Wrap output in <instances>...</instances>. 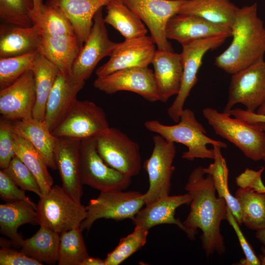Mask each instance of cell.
<instances>
[{"instance_id":"obj_39","label":"cell","mask_w":265,"mask_h":265,"mask_svg":"<svg viewBox=\"0 0 265 265\" xmlns=\"http://www.w3.org/2000/svg\"><path fill=\"white\" fill-rule=\"evenodd\" d=\"M38 52L25 54L0 58V89L12 84L24 73L32 70Z\"/></svg>"},{"instance_id":"obj_37","label":"cell","mask_w":265,"mask_h":265,"mask_svg":"<svg viewBox=\"0 0 265 265\" xmlns=\"http://www.w3.org/2000/svg\"><path fill=\"white\" fill-rule=\"evenodd\" d=\"M33 0H0V19L8 25L33 26Z\"/></svg>"},{"instance_id":"obj_44","label":"cell","mask_w":265,"mask_h":265,"mask_svg":"<svg viewBox=\"0 0 265 265\" xmlns=\"http://www.w3.org/2000/svg\"><path fill=\"white\" fill-rule=\"evenodd\" d=\"M43 264L26 256L23 252L7 246L0 249V265H42Z\"/></svg>"},{"instance_id":"obj_33","label":"cell","mask_w":265,"mask_h":265,"mask_svg":"<svg viewBox=\"0 0 265 265\" xmlns=\"http://www.w3.org/2000/svg\"><path fill=\"white\" fill-rule=\"evenodd\" d=\"M235 197L239 205L242 224L253 230L265 228V192L239 187Z\"/></svg>"},{"instance_id":"obj_38","label":"cell","mask_w":265,"mask_h":265,"mask_svg":"<svg viewBox=\"0 0 265 265\" xmlns=\"http://www.w3.org/2000/svg\"><path fill=\"white\" fill-rule=\"evenodd\" d=\"M149 231L135 226L133 231L120 239L105 259L106 265H118L140 250L147 242Z\"/></svg>"},{"instance_id":"obj_6","label":"cell","mask_w":265,"mask_h":265,"mask_svg":"<svg viewBox=\"0 0 265 265\" xmlns=\"http://www.w3.org/2000/svg\"><path fill=\"white\" fill-rule=\"evenodd\" d=\"M95 139L97 151L108 165L131 178L139 174L141 156L137 142L117 128L110 127Z\"/></svg>"},{"instance_id":"obj_32","label":"cell","mask_w":265,"mask_h":265,"mask_svg":"<svg viewBox=\"0 0 265 265\" xmlns=\"http://www.w3.org/2000/svg\"><path fill=\"white\" fill-rule=\"evenodd\" d=\"M14 149L15 155L24 163L36 178L42 196L46 194L53 186V179L43 158L29 141L15 132Z\"/></svg>"},{"instance_id":"obj_25","label":"cell","mask_w":265,"mask_h":265,"mask_svg":"<svg viewBox=\"0 0 265 265\" xmlns=\"http://www.w3.org/2000/svg\"><path fill=\"white\" fill-rule=\"evenodd\" d=\"M15 132L29 141L44 159L49 167L57 169L54 149L57 137L53 135L44 121L31 117L12 122Z\"/></svg>"},{"instance_id":"obj_51","label":"cell","mask_w":265,"mask_h":265,"mask_svg":"<svg viewBox=\"0 0 265 265\" xmlns=\"http://www.w3.org/2000/svg\"><path fill=\"white\" fill-rule=\"evenodd\" d=\"M256 113L260 114H265V104L257 109Z\"/></svg>"},{"instance_id":"obj_2","label":"cell","mask_w":265,"mask_h":265,"mask_svg":"<svg viewBox=\"0 0 265 265\" xmlns=\"http://www.w3.org/2000/svg\"><path fill=\"white\" fill-rule=\"evenodd\" d=\"M231 29L232 43L216 57L215 64L233 75L264 59L265 28L256 3L238 9Z\"/></svg>"},{"instance_id":"obj_23","label":"cell","mask_w":265,"mask_h":265,"mask_svg":"<svg viewBox=\"0 0 265 265\" xmlns=\"http://www.w3.org/2000/svg\"><path fill=\"white\" fill-rule=\"evenodd\" d=\"M110 0H48L46 3L59 10L72 24L80 48L93 25L95 14Z\"/></svg>"},{"instance_id":"obj_28","label":"cell","mask_w":265,"mask_h":265,"mask_svg":"<svg viewBox=\"0 0 265 265\" xmlns=\"http://www.w3.org/2000/svg\"><path fill=\"white\" fill-rule=\"evenodd\" d=\"M238 9L229 0H185L178 13L196 16L231 28Z\"/></svg>"},{"instance_id":"obj_7","label":"cell","mask_w":265,"mask_h":265,"mask_svg":"<svg viewBox=\"0 0 265 265\" xmlns=\"http://www.w3.org/2000/svg\"><path fill=\"white\" fill-rule=\"evenodd\" d=\"M144 205V194L139 191L115 189L101 191L86 206L87 216L80 228L82 232L88 230L95 221L101 218L132 220Z\"/></svg>"},{"instance_id":"obj_40","label":"cell","mask_w":265,"mask_h":265,"mask_svg":"<svg viewBox=\"0 0 265 265\" xmlns=\"http://www.w3.org/2000/svg\"><path fill=\"white\" fill-rule=\"evenodd\" d=\"M2 170L22 189L31 191L40 198L42 196L41 188L36 178L16 156L15 155L8 166Z\"/></svg>"},{"instance_id":"obj_13","label":"cell","mask_w":265,"mask_h":265,"mask_svg":"<svg viewBox=\"0 0 265 265\" xmlns=\"http://www.w3.org/2000/svg\"><path fill=\"white\" fill-rule=\"evenodd\" d=\"M117 44L108 38L101 8L95 14L90 34L73 63L70 74L72 78L85 81L99 61L111 55Z\"/></svg>"},{"instance_id":"obj_36","label":"cell","mask_w":265,"mask_h":265,"mask_svg":"<svg viewBox=\"0 0 265 265\" xmlns=\"http://www.w3.org/2000/svg\"><path fill=\"white\" fill-rule=\"evenodd\" d=\"M32 21L33 25L41 36L75 34L74 27L68 18L57 8L48 3L44 4Z\"/></svg>"},{"instance_id":"obj_45","label":"cell","mask_w":265,"mask_h":265,"mask_svg":"<svg viewBox=\"0 0 265 265\" xmlns=\"http://www.w3.org/2000/svg\"><path fill=\"white\" fill-rule=\"evenodd\" d=\"M264 169V167L258 171L246 168L236 178L237 185L240 188L249 187L257 192H265V186L261 178Z\"/></svg>"},{"instance_id":"obj_31","label":"cell","mask_w":265,"mask_h":265,"mask_svg":"<svg viewBox=\"0 0 265 265\" xmlns=\"http://www.w3.org/2000/svg\"><path fill=\"white\" fill-rule=\"evenodd\" d=\"M59 236L49 228L40 226L34 235L23 240L21 251L42 264H55L57 261Z\"/></svg>"},{"instance_id":"obj_20","label":"cell","mask_w":265,"mask_h":265,"mask_svg":"<svg viewBox=\"0 0 265 265\" xmlns=\"http://www.w3.org/2000/svg\"><path fill=\"white\" fill-rule=\"evenodd\" d=\"M85 81L60 73L48 97L44 122L52 132L69 112Z\"/></svg>"},{"instance_id":"obj_29","label":"cell","mask_w":265,"mask_h":265,"mask_svg":"<svg viewBox=\"0 0 265 265\" xmlns=\"http://www.w3.org/2000/svg\"><path fill=\"white\" fill-rule=\"evenodd\" d=\"M31 70L34 76L36 91V101L32 117L44 121L48 97L60 72L55 65L38 52Z\"/></svg>"},{"instance_id":"obj_35","label":"cell","mask_w":265,"mask_h":265,"mask_svg":"<svg viewBox=\"0 0 265 265\" xmlns=\"http://www.w3.org/2000/svg\"><path fill=\"white\" fill-rule=\"evenodd\" d=\"M80 227L60 234L57 261L58 265H81L89 256Z\"/></svg>"},{"instance_id":"obj_27","label":"cell","mask_w":265,"mask_h":265,"mask_svg":"<svg viewBox=\"0 0 265 265\" xmlns=\"http://www.w3.org/2000/svg\"><path fill=\"white\" fill-rule=\"evenodd\" d=\"M41 38L40 34L33 25L30 27L1 25L0 58L17 56L36 52Z\"/></svg>"},{"instance_id":"obj_11","label":"cell","mask_w":265,"mask_h":265,"mask_svg":"<svg viewBox=\"0 0 265 265\" xmlns=\"http://www.w3.org/2000/svg\"><path fill=\"white\" fill-rule=\"evenodd\" d=\"M109 127L102 107L90 101L77 100L52 133L56 137L81 141L95 137Z\"/></svg>"},{"instance_id":"obj_21","label":"cell","mask_w":265,"mask_h":265,"mask_svg":"<svg viewBox=\"0 0 265 265\" xmlns=\"http://www.w3.org/2000/svg\"><path fill=\"white\" fill-rule=\"evenodd\" d=\"M165 32L168 39L175 40L182 45L219 35L231 36V28L214 25L196 16L179 13L169 19Z\"/></svg>"},{"instance_id":"obj_42","label":"cell","mask_w":265,"mask_h":265,"mask_svg":"<svg viewBox=\"0 0 265 265\" xmlns=\"http://www.w3.org/2000/svg\"><path fill=\"white\" fill-rule=\"evenodd\" d=\"M226 220L235 231L245 255V258L240 261L239 264L241 265H261L259 257L256 255L252 246L245 238L240 229L239 224L228 206Z\"/></svg>"},{"instance_id":"obj_1","label":"cell","mask_w":265,"mask_h":265,"mask_svg":"<svg viewBox=\"0 0 265 265\" xmlns=\"http://www.w3.org/2000/svg\"><path fill=\"white\" fill-rule=\"evenodd\" d=\"M205 175L203 167L198 166L188 177L185 189L191 197L190 210L183 224L195 236L198 229L201 230L202 248L208 257L225 252L220 224L227 219V205L223 198L216 196L212 176Z\"/></svg>"},{"instance_id":"obj_47","label":"cell","mask_w":265,"mask_h":265,"mask_svg":"<svg viewBox=\"0 0 265 265\" xmlns=\"http://www.w3.org/2000/svg\"><path fill=\"white\" fill-rule=\"evenodd\" d=\"M81 265H106L105 260L98 258L87 257L81 264Z\"/></svg>"},{"instance_id":"obj_8","label":"cell","mask_w":265,"mask_h":265,"mask_svg":"<svg viewBox=\"0 0 265 265\" xmlns=\"http://www.w3.org/2000/svg\"><path fill=\"white\" fill-rule=\"evenodd\" d=\"M80 177L83 185L100 192L128 188L132 178L108 165L99 154L95 137L80 141Z\"/></svg>"},{"instance_id":"obj_24","label":"cell","mask_w":265,"mask_h":265,"mask_svg":"<svg viewBox=\"0 0 265 265\" xmlns=\"http://www.w3.org/2000/svg\"><path fill=\"white\" fill-rule=\"evenodd\" d=\"M80 49L76 34L41 36L38 52L55 65L60 73L70 75Z\"/></svg>"},{"instance_id":"obj_15","label":"cell","mask_w":265,"mask_h":265,"mask_svg":"<svg viewBox=\"0 0 265 265\" xmlns=\"http://www.w3.org/2000/svg\"><path fill=\"white\" fill-rule=\"evenodd\" d=\"M93 85L108 94L128 91L136 93L150 102L159 101L154 72L148 67L127 68L97 77Z\"/></svg>"},{"instance_id":"obj_43","label":"cell","mask_w":265,"mask_h":265,"mask_svg":"<svg viewBox=\"0 0 265 265\" xmlns=\"http://www.w3.org/2000/svg\"><path fill=\"white\" fill-rule=\"evenodd\" d=\"M0 197L6 202L24 201L37 206L26 196L25 190L16 185L1 169L0 170Z\"/></svg>"},{"instance_id":"obj_46","label":"cell","mask_w":265,"mask_h":265,"mask_svg":"<svg viewBox=\"0 0 265 265\" xmlns=\"http://www.w3.org/2000/svg\"><path fill=\"white\" fill-rule=\"evenodd\" d=\"M227 113L233 117L249 122L265 124V114H260L238 108L232 109Z\"/></svg>"},{"instance_id":"obj_34","label":"cell","mask_w":265,"mask_h":265,"mask_svg":"<svg viewBox=\"0 0 265 265\" xmlns=\"http://www.w3.org/2000/svg\"><path fill=\"white\" fill-rule=\"evenodd\" d=\"M221 148L213 146L214 153V162L206 168L203 167L206 174L212 177L213 185L218 196L223 198L234 216L241 225V213L239 203L235 196L230 193L228 187V169L225 159L222 155Z\"/></svg>"},{"instance_id":"obj_5","label":"cell","mask_w":265,"mask_h":265,"mask_svg":"<svg viewBox=\"0 0 265 265\" xmlns=\"http://www.w3.org/2000/svg\"><path fill=\"white\" fill-rule=\"evenodd\" d=\"M36 212L38 225L59 234L80 227L87 216L86 206L58 185L40 198Z\"/></svg>"},{"instance_id":"obj_10","label":"cell","mask_w":265,"mask_h":265,"mask_svg":"<svg viewBox=\"0 0 265 265\" xmlns=\"http://www.w3.org/2000/svg\"><path fill=\"white\" fill-rule=\"evenodd\" d=\"M228 37L226 34L219 35L182 45L183 74L181 86L179 93L167 109V114L174 122L177 123L180 120L186 100L197 81V73L204 55L208 51L220 46Z\"/></svg>"},{"instance_id":"obj_41","label":"cell","mask_w":265,"mask_h":265,"mask_svg":"<svg viewBox=\"0 0 265 265\" xmlns=\"http://www.w3.org/2000/svg\"><path fill=\"white\" fill-rule=\"evenodd\" d=\"M15 132L12 121L1 116L0 120V167L6 168L15 156Z\"/></svg>"},{"instance_id":"obj_48","label":"cell","mask_w":265,"mask_h":265,"mask_svg":"<svg viewBox=\"0 0 265 265\" xmlns=\"http://www.w3.org/2000/svg\"><path fill=\"white\" fill-rule=\"evenodd\" d=\"M33 1L34 7L32 19L34 17L38 14L44 5L43 0H33Z\"/></svg>"},{"instance_id":"obj_22","label":"cell","mask_w":265,"mask_h":265,"mask_svg":"<svg viewBox=\"0 0 265 265\" xmlns=\"http://www.w3.org/2000/svg\"><path fill=\"white\" fill-rule=\"evenodd\" d=\"M152 64L159 101L166 103L180 90L183 74L181 53L157 49Z\"/></svg>"},{"instance_id":"obj_30","label":"cell","mask_w":265,"mask_h":265,"mask_svg":"<svg viewBox=\"0 0 265 265\" xmlns=\"http://www.w3.org/2000/svg\"><path fill=\"white\" fill-rule=\"evenodd\" d=\"M106 6V24L119 31L125 39L146 35L147 29L144 23L122 0H110Z\"/></svg>"},{"instance_id":"obj_19","label":"cell","mask_w":265,"mask_h":265,"mask_svg":"<svg viewBox=\"0 0 265 265\" xmlns=\"http://www.w3.org/2000/svg\"><path fill=\"white\" fill-rule=\"evenodd\" d=\"M80 140L57 137L54 159L64 189L81 203L83 194L80 177Z\"/></svg>"},{"instance_id":"obj_52","label":"cell","mask_w":265,"mask_h":265,"mask_svg":"<svg viewBox=\"0 0 265 265\" xmlns=\"http://www.w3.org/2000/svg\"><path fill=\"white\" fill-rule=\"evenodd\" d=\"M258 124L260 126L261 128L265 132V124H264V123H258ZM263 160H264L265 161V154Z\"/></svg>"},{"instance_id":"obj_17","label":"cell","mask_w":265,"mask_h":265,"mask_svg":"<svg viewBox=\"0 0 265 265\" xmlns=\"http://www.w3.org/2000/svg\"><path fill=\"white\" fill-rule=\"evenodd\" d=\"M36 101L34 76L31 70L24 73L10 86L0 90V113L10 121L32 117Z\"/></svg>"},{"instance_id":"obj_26","label":"cell","mask_w":265,"mask_h":265,"mask_svg":"<svg viewBox=\"0 0 265 265\" xmlns=\"http://www.w3.org/2000/svg\"><path fill=\"white\" fill-rule=\"evenodd\" d=\"M26 224L38 225L36 207L24 201L0 205V232L10 239L11 244L20 247L24 239L18 230Z\"/></svg>"},{"instance_id":"obj_3","label":"cell","mask_w":265,"mask_h":265,"mask_svg":"<svg viewBox=\"0 0 265 265\" xmlns=\"http://www.w3.org/2000/svg\"><path fill=\"white\" fill-rule=\"evenodd\" d=\"M177 123L166 125L158 120H151L145 122L144 125L147 130L161 136L167 141L185 145L187 150L182 153V158L188 160L198 158L213 159L214 150L209 149L207 146L208 144L221 149L227 147L226 143L207 136L205 129L198 121L194 112L189 108L184 109Z\"/></svg>"},{"instance_id":"obj_49","label":"cell","mask_w":265,"mask_h":265,"mask_svg":"<svg viewBox=\"0 0 265 265\" xmlns=\"http://www.w3.org/2000/svg\"><path fill=\"white\" fill-rule=\"evenodd\" d=\"M256 237L265 246V228L256 231Z\"/></svg>"},{"instance_id":"obj_9","label":"cell","mask_w":265,"mask_h":265,"mask_svg":"<svg viewBox=\"0 0 265 265\" xmlns=\"http://www.w3.org/2000/svg\"><path fill=\"white\" fill-rule=\"evenodd\" d=\"M154 147L143 167L147 173L149 186L144 193L145 205L169 195L175 171L173 161L176 154L175 143L157 134L153 137Z\"/></svg>"},{"instance_id":"obj_4","label":"cell","mask_w":265,"mask_h":265,"mask_svg":"<svg viewBox=\"0 0 265 265\" xmlns=\"http://www.w3.org/2000/svg\"><path fill=\"white\" fill-rule=\"evenodd\" d=\"M203 115L215 133L238 148L254 161L263 159L265 154V132L258 123L233 117L216 109L206 107Z\"/></svg>"},{"instance_id":"obj_50","label":"cell","mask_w":265,"mask_h":265,"mask_svg":"<svg viewBox=\"0 0 265 265\" xmlns=\"http://www.w3.org/2000/svg\"><path fill=\"white\" fill-rule=\"evenodd\" d=\"M261 250L262 253L258 256V257L260 260L261 264L262 265H265V246H262Z\"/></svg>"},{"instance_id":"obj_12","label":"cell","mask_w":265,"mask_h":265,"mask_svg":"<svg viewBox=\"0 0 265 265\" xmlns=\"http://www.w3.org/2000/svg\"><path fill=\"white\" fill-rule=\"evenodd\" d=\"M238 104L255 112L265 104V61L261 59L232 75L228 99L223 112Z\"/></svg>"},{"instance_id":"obj_14","label":"cell","mask_w":265,"mask_h":265,"mask_svg":"<svg viewBox=\"0 0 265 265\" xmlns=\"http://www.w3.org/2000/svg\"><path fill=\"white\" fill-rule=\"evenodd\" d=\"M122 0L148 27L158 50L173 52L166 36V26L185 0Z\"/></svg>"},{"instance_id":"obj_16","label":"cell","mask_w":265,"mask_h":265,"mask_svg":"<svg viewBox=\"0 0 265 265\" xmlns=\"http://www.w3.org/2000/svg\"><path fill=\"white\" fill-rule=\"evenodd\" d=\"M155 44L152 38L147 35L125 39L117 44L108 61L96 70L97 77L127 68L148 67L156 51Z\"/></svg>"},{"instance_id":"obj_18","label":"cell","mask_w":265,"mask_h":265,"mask_svg":"<svg viewBox=\"0 0 265 265\" xmlns=\"http://www.w3.org/2000/svg\"><path fill=\"white\" fill-rule=\"evenodd\" d=\"M191 197L186 192L183 195L162 197L141 208L132 219L133 224L149 231L154 226L161 224H174L186 233L191 240L195 238L180 219L175 216V211L180 206L190 204Z\"/></svg>"}]
</instances>
